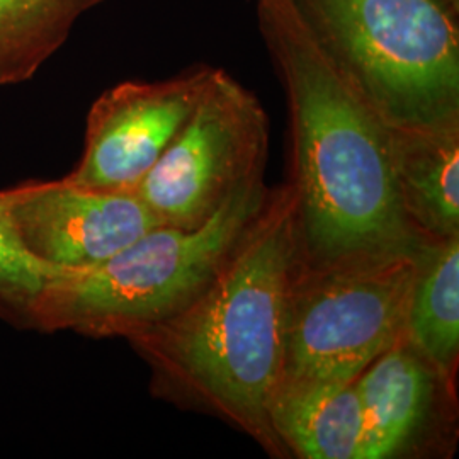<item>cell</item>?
Returning a JSON list of instances; mask_svg holds the SVG:
<instances>
[{"label":"cell","instance_id":"obj_1","mask_svg":"<svg viewBox=\"0 0 459 459\" xmlns=\"http://www.w3.org/2000/svg\"><path fill=\"white\" fill-rule=\"evenodd\" d=\"M255 16L288 102L298 264L415 254L426 240L400 201L390 125L324 56L290 0H255Z\"/></svg>","mask_w":459,"mask_h":459},{"label":"cell","instance_id":"obj_2","mask_svg":"<svg viewBox=\"0 0 459 459\" xmlns=\"http://www.w3.org/2000/svg\"><path fill=\"white\" fill-rule=\"evenodd\" d=\"M296 259L293 195L281 184L204 291L126 339L147 362L157 398L213 415L274 458H288L271 426V407L284 369L286 298Z\"/></svg>","mask_w":459,"mask_h":459},{"label":"cell","instance_id":"obj_3","mask_svg":"<svg viewBox=\"0 0 459 459\" xmlns=\"http://www.w3.org/2000/svg\"><path fill=\"white\" fill-rule=\"evenodd\" d=\"M271 189L264 179L247 184L197 229L159 225L96 267L55 274L34 328L128 339L181 312L229 263Z\"/></svg>","mask_w":459,"mask_h":459},{"label":"cell","instance_id":"obj_4","mask_svg":"<svg viewBox=\"0 0 459 459\" xmlns=\"http://www.w3.org/2000/svg\"><path fill=\"white\" fill-rule=\"evenodd\" d=\"M316 47L394 128L459 123V0H290Z\"/></svg>","mask_w":459,"mask_h":459},{"label":"cell","instance_id":"obj_5","mask_svg":"<svg viewBox=\"0 0 459 459\" xmlns=\"http://www.w3.org/2000/svg\"><path fill=\"white\" fill-rule=\"evenodd\" d=\"M417 252L330 267L296 259L281 383H352L392 347L405 333Z\"/></svg>","mask_w":459,"mask_h":459},{"label":"cell","instance_id":"obj_6","mask_svg":"<svg viewBox=\"0 0 459 459\" xmlns=\"http://www.w3.org/2000/svg\"><path fill=\"white\" fill-rule=\"evenodd\" d=\"M267 152L263 104L216 68L195 113L133 193L160 223L197 229L238 189L264 179Z\"/></svg>","mask_w":459,"mask_h":459},{"label":"cell","instance_id":"obj_7","mask_svg":"<svg viewBox=\"0 0 459 459\" xmlns=\"http://www.w3.org/2000/svg\"><path fill=\"white\" fill-rule=\"evenodd\" d=\"M214 72L193 66L165 81H128L108 89L89 111L82 157L66 181L133 193L195 113Z\"/></svg>","mask_w":459,"mask_h":459},{"label":"cell","instance_id":"obj_8","mask_svg":"<svg viewBox=\"0 0 459 459\" xmlns=\"http://www.w3.org/2000/svg\"><path fill=\"white\" fill-rule=\"evenodd\" d=\"M0 210L19 247L53 273L96 267L164 225L134 193L89 189L65 178L2 189Z\"/></svg>","mask_w":459,"mask_h":459},{"label":"cell","instance_id":"obj_9","mask_svg":"<svg viewBox=\"0 0 459 459\" xmlns=\"http://www.w3.org/2000/svg\"><path fill=\"white\" fill-rule=\"evenodd\" d=\"M361 402L362 459L411 456L439 417L453 419L456 390L411 347L405 333L354 379Z\"/></svg>","mask_w":459,"mask_h":459},{"label":"cell","instance_id":"obj_10","mask_svg":"<svg viewBox=\"0 0 459 459\" xmlns=\"http://www.w3.org/2000/svg\"><path fill=\"white\" fill-rule=\"evenodd\" d=\"M394 179L405 216L426 240L459 235V123L394 128Z\"/></svg>","mask_w":459,"mask_h":459},{"label":"cell","instance_id":"obj_11","mask_svg":"<svg viewBox=\"0 0 459 459\" xmlns=\"http://www.w3.org/2000/svg\"><path fill=\"white\" fill-rule=\"evenodd\" d=\"M271 426L288 456L362 459L361 402L352 383L279 385Z\"/></svg>","mask_w":459,"mask_h":459},{"label":"cell","instance_id":"obj_12","mask_svg":"<svg viewBox=\"0 0 459 459\" xmlns=\"http://www.w3.org/2000/svg\"><path fill=\"white\" fill-rule=\"evenodd\" d=\"M405 339L456 390L459 364V235L426 242L415 257Z\"/></svg>","mask_w":459,"mask_h":459},{"label":"cell","instance_id":"obj_13","mask_svg":"<svg viewBox=\"0 0 459 459\" xmlns=\"http://www.w3.org/2000/svg\"><path fill=\"white\" fill-rule=\"evenodd\" d=\"M106 0H0V87L31 81Z\"/></svg>","mask_w":459,"mask_h":459},{"label":"cell","instance_id":"obj_14","mask_svg":"<svg viewBox=\"0 0 459 459\" xmlns=\"http://www.w3.org/2000/svg\"><path fill=\"white\" fill-rule=\"evenodd\" d=\"M55 274L36 263L16 242L0 210V316L34 328V315L45 286Z\"/></svg>","mask_w":459,"mask_h":459}]
</instances>
